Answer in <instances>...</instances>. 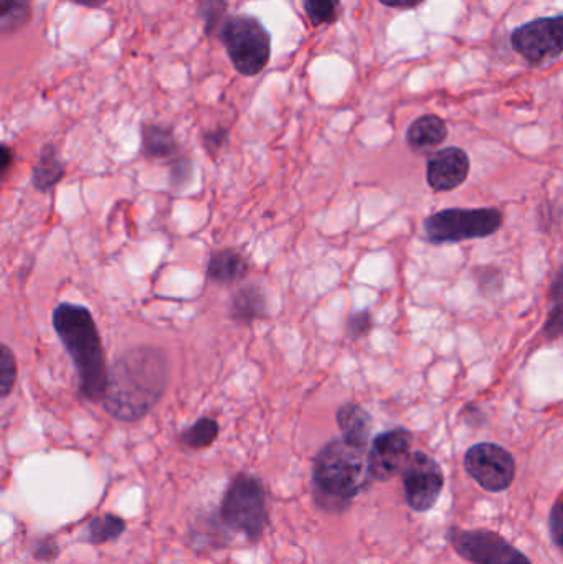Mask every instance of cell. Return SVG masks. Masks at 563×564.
<instances>
[{
    "instance_id": "obj_1",
    "label": "cell",
    "mask_w": 563,
    "mask_h": 564,
    "mask_svg": "<svg viewBox=\"0 0 563 564\" xmlns=\"http://www.w3.org/2000/svg\"><path fill=\"white\" fill-rule=\"evenodd\" d=\"M169 358L162 348L139 345L116 357L109 367V383L102 408L121 423H138L165 394Z\"/></svg>"
},
{
    "instance_id": "obj_2",
    "label": "cell",
    "mask_w": 563,
    "mask_h": 564,
    "mask_svg": "<svg viewBox=\"0 0 563 564\" xmlns=\"http://www.w3.org/2000/svg\"><path fill=\"white\" fill-rule=\"evenodd\" d=\"M52 324L75 365L79 394L91 403H102L108 390L109 367L91 312L85 305L63 302L53 311Z\"/></svg>"
},
{
    "instance_id": "obj_3",
    "label": "cell",
    "mask_w": 563,
    "mask_h": 564,
    "mask_svg": "<svg viewBox=\"0 0 563 564\" xmlns=\"http://www.w3.org/2000/svg\"><path fill=\"white\" fill-rule=\"evenodd\" d=\"M369 451L340 440L331 441L317 453L313 486L317 502L327 510H344L369 486Z\"/></svg>"
},
{
    "instance_id": "obj_4",
    "label": "cell",
    "mask_w": 563,
    "mask_h": 564,
    "mask_svg": "<svg viewBox=\"0 0 563 564\" xmlns=\"http://www.w3.org/2000/svg\"><path fill=\"white\" fill-rule=\"evenodd\" d=\"M225 529L241 533L250 542H260L268 527L267 494L253 474H238L218 509Z\"/></svg>"
},
{
    "instance_id": "obj_5",
    "label": "cell",
    "mask_w": 563,
    "mask_h": 564,
    "mask_svg": "<svg viewBox=\"0 0 563 564\" xmlns=\"http://www.w3.org/2000/svg\"><path fill=\"white\" fill-rule=\"evenodd\" d=\"M218 39L224 43L234 68L241 76H257L271 58V35L253 15L227 17Z\"/></svg>"
},
{
    "instance_id": "obj_6",
    "label": "cell",
    "mask_w": 563,
    "mask_h": 564,
    "mask_svg": "<svg viewBox=\"0 0 563 564\" xmlns=\"http://www.w3.org/2000/svg\"><path fill=\"white\" fill-rule=\"evenodd\" d=\"M502 214L496 208H450L425 220V234L432 243L488 238L501 228Z\"/></svg>"
},
{
    "instance_id": "obj_7",
    "label": "cell",
    "mask_w": 563,
    "mask_h": 564,
    "mask_svg": "<svg viewBox=\"0 0 563 564\" xmlns=\"http://www.w3.org/2000/svg\"><path fill=\"white\" fill-rule=\"evenodd\" d=\"M446 540L463 560L473 564H534L505 536L491 530L452 527Z\"/></svg>"
},
{
    "instance_id": "obj_8",
    "label": "cell",
    "mask_w": 563,
    "mask_h": 564,
    "mask_svg": "<svg viewBox=\"0 0 563 564\" xmlns=\"http://www.w3.org/2000/svg\"><path fill=\"white\" fill-rule=\"evenodd\" d=\"M511 45L531 65H544L563 55V13L542 17L512 30Z\"/></svg>"
},
{
    "instance_id": "obj_9",
    "label": "cell",
    "mask_w": 563,
    "mask_h": 564,
    "mask_svg": "<svg viewBox=\"0 0 563 564\" xmlns=\"http://www.w3.org/2000/svg\"><path fill=\"white\" fill-rule=\"evenodd\" d=\"M465 469L486 492H506L515 482V457L492 443L475 444L465 454Z\"/></svg>"
},
{
    "instance_id": "obj_10",
    "label": "cell",
    "mask_w": 563,
    "mask_h": 564,
    "mask_svg": "<svg viewBox=\"0 0 563 564\" xmlns=\"http://www.w3.org/2000/svg\"><path fill=\"white\" fill-rule=\"evenodd\" d=\"M405 500L413 512H429L439 503L445 487L442 467L429 454L416 451L402 473Z\"/></svg>"
},
{
    "instance_id": "obj_11",
    "label": "cell",
    "mask_w": 563,
    "mask_h": 564,
    "mask_svg": "<svg viewBox=\"0 0 563 564\" xmlns=\"http://www.w3.org/2000/svg\"><path fill=\"white\" fill-rule=\"evenodd\" d=\"M412 434L403 427L380 433L369 449V473L372 480L387 482L399 476L409 463Z\"/></svg>"
},
{
    "instance_id": "obj_12",
    "label": "cell",
    "mask_w": 563,
    "mask_h": 564,
    "mask_svg": "<svg viewBox=\"0 0 563 564\" xmlns=\"http://www.w3.org/2000/svg\"><path fill=\"white\" fill-rule=\"evenodd\" d=\"M468 174L469 158L459 148H446L435 152L426 165V178L435 192L455 191L465 184Z\"/></svg>"
},
{
    "instance_id": "obj_13",
    "label": "cell",
    "mask_w": 563,
    "mask_h": 564,
    "mask_svg": "<svg viewBox=\"0 0 563 564\" xmlns=\"http://www.w3.org/2000/svg\"><path fill=\"white\" fill-rule=\"evenodd\" d=\"M268 315L267 295L260 285L238 289L228 305V317L240 325H251Z\"/></svg>"
},
{
    "instance_id": "obj_14",
    "label": "cell",
    "mask_w": 563,
    "mask_h": 564,
    "mask_svg": "<svg viewBox=\"0 0 563 564\" xmlns=\"http://www.w3.org/2000/svg\"><path fill=\"white\" fill-rule=\"evenodd\" d=\"M141 151L151 161H165L171 164L184 155L171 128L161 124H144L141 131Z\"/></svg>"
},
{
    "instance_id": "obj_15",
    "label": "cell",
    "mask_w": 563,
    "mask_h": 564,
    "mask_svg": "<svg viewBox=\"0 0 563 564\" xmlns=\"http://www.w3.org/2000/svg\"><path fill=\"white\" fill-rule=\"evenodd\" d=\"M250 274V263L234 248L214 251L208 258L207 278L218 284H234Z\"/></svg>"
},
{
    "instance_id": "obj_16",
    "label": "cell",
    "mask_w": 563,
    "mask_h": 564,
    "mask_svg": "<svg viewBox=\"0 0 563 564\" xmlns=\"http://www.w3.org/2000/svg\"><path fill=\"white\" fill-rule=\"evenodd\" d=\"M343 440L356 447L367 449L372 431V417L360 404L347 403L336 414Z\"/></svg>"
},
{
    "instance_id": "obj_17",
    "label": "cell",
    "mask_w": 563,
    "mask_h": 564,
    "mask_svg": "<svg viewBox=\"0 0 563 564\" xmlns=\"http://www.w3.org/2000/svg\"><path fill=\"white\" fill-rule=\"evenodd\" d=\"M448 126L435 115L422 116L407 131V144L416 152L433 151L445 142Z\"/></svg>"
},
{
    "instance_id": "obj_18",
    "label": "cell",
    "mask_w": 563,
    "mask_h": 564,
    "mask_svg": "<svg viewBox=\"0 0 563 564\" xmlns=\"http://www.w3.org/2000/svg\"><path fill=\"white\" fill-rule=\"evenodd\" d=\"M66 167L59 159L55 145L48 144L40 152L39 161L32 172V185L35 191L46 194L53 191L65 177Z\"/></svg>"
},
{
    "instance_id": "obj_19",
    "label": "cell",
    "mask_w": 563,
    "mask_h": 564,
    "mask_svg": "<svg viewBox=\"0 0 563 564\" xmlns=\"http://www.w3.org/2000/svg\"><path fill=\"white\" fill-rule=\"evenodd\" d=\"M32 19V0H0V32L2 35L22 30Z\"/></svg>"
},
{
    "instance_id": "obj_20",
    "label": "cell",
    "mask_w": 563,
    "mask_h": 564,
    "mask_svg": "<svg viewBox=\"0 0 563 564\" xmlns=\"http://www.w3.org/2000/svg\"><path fill=\"white\" fill-rule=\"evenodd\" d=\"M126 532V522L121 517L105 513V516L95 517L86 527V542L93 545H102V543L115 542Z\"/></svg>"
},
{
    "instance_id": "obj_21",
    "label": "cell",
    "mask_w": 563,
    "mask_h": 564,
    "mask_svg": "<svg viewBox=\"0 0 563 564\" xmlns=\"http://www.w3.org/2000/svg\"><path fill=\"white\" fill-rule=\"evenodd\" d=\"M220 426L214 417H201L191 427L182 431L181 443L188 449H207L217 441Z\"/></svg>"
},
{
    "instance_id": "obj_22",
    "label": "cell",
    "mask_w": 563,
    "mask_h": 564,
    "mask_svg": "<svg viewBox=\"0 0 563 564\" xmlns=\"http://www.w3.org/2000/svg\"><path fill=\"white\" fill-rule=\"evenodd\" d=\"M544 332L551 340L563 338V268L549 292V314Z\"/></svg>"
},
{
    "instance_id": "obj_23",
    "label": "cell",
    "mask_w": 563,
    "mask_h": 564,
    "mask_svg": "<svg viewBox=\"0 0 563 564\" xmlns=\"http://www.w3.org/2000/svg\"><path fill=\"white\" fill-rule=\"evenodd\" d=\"M311 25H333L340 17V0H303Z\"/></svg>"
},
{
    "instance_id": "obj_24",
    "label": "cell",
    "mask_w": 563,
    "mask_h": 564,
    "mask_svg": "<svg viewBox=\"0 0 563 564\" xmlns=\"http://www.w3.org/2000/svg\"><path fill=\"white\" fill-rule=\"evenodd\" d=\"M198 15L204 20L205 33L217 35L227 20V2L225 0H198Z\"/></svg>"
},
{
    "instance_id": "obj_25",
    "label": "cell",
    "mask_w": 563,
    "mask_h": 564,
    "mask_svg": "<svg viewBox=\"0 0 563 564\" xmlns=\"http://www.w3.org/2000/svg\"><path fill=\"white\" fill-rule=\"evenodd\" d=\"M17 381V360L9 345L0 347V394L3 400L12 393Z\"/></svg>"
},
{
    "instance_id": "obj_26",
    "label": "cell",
    "mask_w": 563,
    "mask_h": 564,
    "mask_svg": "<svg viewBox=\"0 0 563 564\" xmlns=\"http://www.w3.org/2000/svg\"><path fill=\"white\" fill-rule=\"evenodd\" d=\"M169 165H171V187L175 192L182 191L192 181V175H194L191 159L184 154L172 161Z\"/></svg>"
},
{
    "instance_id": "obj_27",
    "label": "cell",
    "mask_w": 563,
    "mask_h": 564,
    "mask_svg": "<svg viewBox=\"0 0 563 564\" xmlns=\"http://www.w3.org/2000/svg\"><path fill=\"white\" fill-rule=\"evenodd\" d=\"M549 532L554 545L563 553V496L555 500L549 513Z\"/></svg>"
},
{
    "instance_id": "obj_28",
    "label": "cell",
    "mask_w": 563,
    "mask_h": 564,
    "mask_svg": "<svg viewBox=\"0 0 563 564\" xmlns=\"http://www.w3.org/2000/svg\"><path fill=\"white\" fill-rule=\"evenodd\" d=\"M228 139H230V131L228 129H212V131L205 132L204 138H202V145H204L205 152L212 159H215L220 154L221 149L228 144Z\"/></svg>"
},
{
    "instance_id": "obj_29",
    "label": "cell",
    "mask_w": 563,
    "mask_h": 564,
    "mask_svg": "<svg viewBox=\"0 0 563 564\" xmlns=\"http://www.w3.org/2000/svg\"><path fill=\"white\" fill-rule=\"evenodd\" d=\"M347 335L354 340L357 338L366 337L369 334L370 328H372V318H370V314L367 311L356 312V314L350 315L347 318Z\"/></svg>"
},
{
    "instance_id": "obj_30",
    "label": "cell",
    "mask_w": 563,
    "mask_h": 564,
    "mask_svg": "<svg viewBox=\"0 0 563 564\" xmlns=\"http://www.w3.org/2000/svg\"><path fill=\"white\" fill-rule=\"evenodd\" d=\"M59 549L53 539H42L33 546V556L39 562H52L58 556Z\"/></svg>"
},
{
    "instance_id": "obj_31",
    "label": "cell",
    "mask_w": 563,
    "mask_h": 564,
    "mask_svg": "<svg viewBox=\"0 0 563 564\" xmlns=\"http://www.w3.org/2000/svg\"><path fill=\"white\" fill-rule=\"evenodd\" d=\"M13 159H15L13 149H10L9 145L3 144L2 151H0V171H2L3 178H6L7 174H9L10 167L13 165Z\"/></svg>"
},
{
    "instance_id": "obj_32",
    "label": "cell",
    "mask_w": 563,
    "mask_h": 564,
    "mask_svg": "<svg viewBox=\"0 0 563 564\" xmlns=\"http://www.w3.org/2000/svg\"><path fill=\"white\" fill-rule=\"evenodd\" d=\"M382 6L390 7V9H413L420 6L423 0H379Z\"/></svg>"
},
{
    "instance_id": "obj_33",
    "label": "cell",
    "mask_w": 563,
    "mask_h": 564,
    "mask_svg": "<svg viewBox=\"0 0 563 564\" xmlns=\"http://www.w3.org/2000/svg\"><path fill=\"white\" fill-rule=\"evenodd\" d=\"M69 2L82 7H99L102 6V3L108 2V0H69Z\"/></svg>"
}]
</instances>
